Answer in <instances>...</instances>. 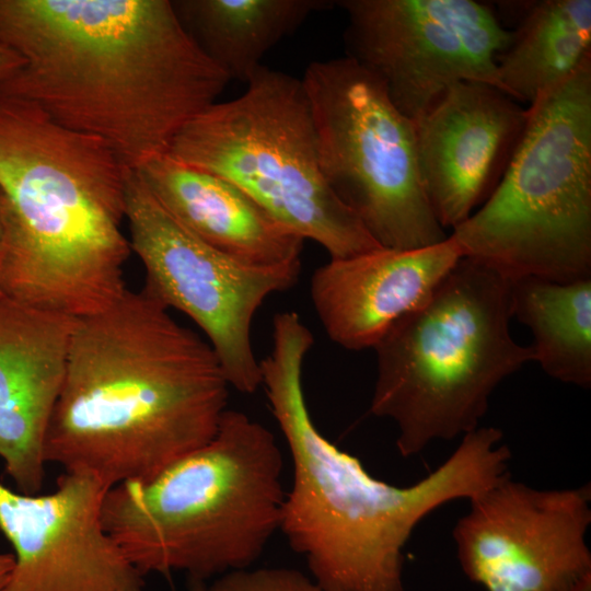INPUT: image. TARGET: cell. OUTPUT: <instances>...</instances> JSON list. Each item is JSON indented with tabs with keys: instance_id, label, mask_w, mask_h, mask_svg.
Returning <instances> with one entry per match:
<instances>
[{
	"instance_id": "cell-1",
	"label": "cell",
	"mask_w": 591,
	"mask_h": 591,
	"mask_svg": "<svg viewBox=\"0 0 591 591\" xmlns=\"http://www.w3.org/2000/svg\"><path fill=\"white\" fill-rule=\"evenodd\" d=\"M0 46L24 60L0 93L101 138L129 169L167 153L230 81L170 0H0Z\"/></svg>"
},
{
	"instance_id": "cell-2",
	"label": "cell",
	"mask_w": 591,
	"mask_h": 591,
	"mask_svg": "<svg viewBox=\"0 0 591 591\" xmlns=\"http://www.w3.org/2000/svg\"><path fill=\"white\" fill-rule=\"evenodd\" d=\"M230 384L208 341L143 289L76 320L47 464L108 488L153 477L216 434Z\"/></svg>"
},
{
	"instance_id": "cell-3",
	"label": "cell",
	"mask_w": 591,
	"mask_h": 591,
	"mask_svg": "<svg viewBox=\"0 0 591 591\" xmlns=\"http://www.w3.org/2000/svg\"><path fill=\"white\" fill-rule=\"evenodd\" d=\"M313 344L297 312H278L271 350L259 360L262 386L292 466L279 531L324 591H405L404 549L418 523L506 476L511 452L500 443V429L478 427L410 486L372 477L357 457L328 441L310 415L303 367Z\"/></svg>"
},
{
	"instance_id": "cell-4",
	"label": "cell",
	"mask_w": 591,
	"mask_h": 591,
	"mask_svg": "<svg viewBox=\"0 0 591 591\" xmlns=\"http://www.w3.org/2000/svg\"><path fill=\"white\" fill-rule=\"evenodd\" d=\"M129 170L101 138L0 93V292L72 318L118 300L131 254L123 231Z\"/></svg>"
},
{
	"instance_id": "cell-5",
	"label": "cell",
	"mask_w": 591,
	"mask_h": 591,
	"mask_svg": "<svg viewBox=\"0 0 591 591\" xmlns=\"http://www.w3.org/2000/svg\"><path fill=\"white\" fill-rule=\"evenodd\" d=\"M282 471L274 433L228 408L206 444L153 477L111 487L102 521L143 576L207 582L252 567L279 531Z\"/></svg>"
},
{
	"instance_id": "cell-6",
	"label": "cell",
	"mask_w": 591,
	"mask_h": 591,
	"mask_svg": "<svg viewBox=\"0 0 591 591\" xmlns=\"http://www.w3.org/2000/svg\"><path fill=\"white\" fill-rule=\"evenodd\" d=\"M511 281L461 257L373 347L370 412L395 422L401 455L477 429L496 387L533 361L510 333Z\"/></svg>"
},
{
	"instance_id": "cell-7",
	"label": "cell",
	"mask_w": 591,
	"mask_h": 591,
	"mask_svg": "<svg viewBox=\"0 0 591 591\" xmlns=\"http://www.w3.org/2000/svg\"><path fill=\"white\" fill-rule=\"evenodd\" d=\"M528 112L497 187L449 237L510 279L591 278V57Z\"/></svg>"
},
{
	"instance_id": "cell-8",
	"label": "cell",
	"mask_w": 591,
	"mask_h": 591,
	"mask_svg": "<svg viewBox=\"0 0 591 591\" xmlns=\"http://www.w3.org/2000/svg\"><path fill=\"white\" fill-rule=\"evenodd\" d=\"M245 84L187 123L167 153L232 182L329 259L382 247L322 173L302 80L260 66Z\"/></svg>"
},
{
	"instance_id": "cell-9",
	"label": "cell",
	"mask_w": 591,
	"mask_h": 591,
	"mask_svg": "<svg viewBox=\"0 0 591 591\" xmlns=\"http://www.w3.org/2000/svg\"><path fill=\"white\" fill-rule=\"evenodd\" d=\"M301 80L322 173L373 239L394 250L444 241L420 179L414 121L381 81L348 56L311 62Z\"/></svg>"
},
{
	"instance_id": "cell-10",
	"label": "cell",
	"mask_w": 591,
	"mask_h": 591,
	"mask_svg": "<svg viewBox=\"0 0 591 591\" xmlns=\"http://www.w3.org/2000/svg\"><path fill=\"white\" fill-rule=\"evenodd\" d=\"M129 243L144 269L143 289L202 332L236 391L262 386L252 326L273 294L292 287L300 270L240 263L195 236L154 198L135 170L126 183Z\"/></svg>"
},
{
	"instance_id": "cell-11",
	"label": "cell",
	"mask_w": 591,
	"mask_h": 591,
	"mask_svg": "<svg viewBox=\"0 0 591 591\" xmlns=\"http://www.w3.org/2000/svg\"><path fill=\"white\" fill-rule=\"evenodd\" d=\"M345 43L415 121L452 85L478 81L497 88V57L512 32L474 0H339Z\"/></svg>"
},
{
	"instance_id": "cell-12",
	"label": "cell",
	"mask_w": 591,
	"mask_h": 591,
	"mask_svg": "<svg viewBox=\"0 0 591 591\" xmlns=\"http://www.w3.org/2000/svg\"><path fill=\"white\" fill-rule=\"evenodd\" d=\"M591 488L538 489L507 474L453 529L465 576L485 591H575L591 579Z\"/></svg>"
},
{
	"instance_id": "cell-13",
	"label": "cell",
	"mask_w": 591,
	"mask_h": 591,
	"mask_svg": "<svg viewBox=\"0 0 591 591\" xmlns=\"http://www.w3.org/2000/svg\"><path fill=\"white\" fill-rule=\"evenodd\" d=\"M108 489L66 471L47 494L0 482V532L14 557L5 591H146L144 576L104 528Z\"/></svg>"
},
{
	"instance_id": "cell-14",
	"label": "cell",
	"mask_w": 591,
	"mask_h": 591,
	"mask_svg": "<svg viewBox=\"0 0 591 591\" xmlns=\"http://www.w3.org/2000/svg\"><path fill=\"white\" fill-rule=\"evenodd\" d=\"M528 115V106L498 88L463 81L414 121L422 187L445 231L465 221L495 190Z\"/></svg>"
},
{
	"instance_id": "cell-15",
	"label": "cell",
	"mask_w": 591,
	"mask_h": 591,
	"mask_svg": "<svg viewBox=\"0 0 591 591\" xmlns=\"http://www.w3.org/2000/svg\"><path fill=\"white\" fill-rule=\"evenodd\" d=\"M76 320L0 292V460L26 495L44 485L46 436Z\"/></svg>"
},
{
	"instance_id": "cell-16",
	"label": "cell",
	"mask_w": 591,
	"mask_h": 591,
	"mask_svg": "<svg viewBox=\"0 0 591 591\" xmlns=\"http://www.w3.org/2000/svg\"><path fill=\"white\" fill-rule=\"evenodd\" d=\"M449 237L434 245L380 247L329 259L314 270L310 297L328 338L348 350L373 348L418 306L459 262Z\"/></svg>"
},
{
	"instance_id": "cell-17",
	"label": "cell",
	"mask_w": 591,
	"mask_h": 591,
	"mask_svg": "<svg viewBox=\"0 0 591 591\" xmlns=\"http://www.w3.org/2000/svg\"><path fill=\"white\" fill-rule=\"evenodd\" d=\"M184 228L233 259L259 268H301L304 240L232 182L169 153L132 169Z\"/></svg>"
},
{
	"instance_id": "cell-18",
	"label": "cell",
	"mask_w": 591,
	"mask_h": 591,
	"mask_svg": "<svg viewBox=\"0 0 591 591\" xmlns=\"http://www.w3.org/2000/svg\"><path fill=\"white\" fill-rule=\"evenodd\" d=\"M173 7L202 51L228 76L244 83L264 56L297 31L328 0H175Z\"/></svg>"
},
{
	"instance_id": "cell-19",
	"label": "cell",
	"mask_w": 591,
	"mask_h": 591,
	"mask_svg": "<svg viewBox=\"0 0 591 591\" xmlns=\"http://www.w3.org/2000/svg\"><path fill=\"white\" fill-rule=\"evenodd\" d=\"M497 57V88L529 106L591 57V0L534 2Z\"/></svg>"
},
{
	"instance_id": "cell-20",
	"label": "cell",
	"mask_w": 591,
	"mask_h": 591,
	"mask_svg": "<svg viewBox=\"0 0 591 591\" xmlns=\"http://www.w3.org/2000/svg\"><path fill=\"white\" fill-rule=\"evenodd\" d=\"M511 314L532 334L533 361L551 378L591 385V278L511 281Z\"/></svg>"
},
{
	"instance_id": "cell-21",
	"label": "cell",
	"mask_w": 591,
	"mask_h": 591,
	"mask_svg": "<svg viewBox=\"0 0 591 591\" xmlns=\"http://www.w3.org/2000/svg\"><path fill=\"white\" fill-rule=\"evenodd\" d=\"M204 591H324L311 577L288 567L246 568L206 582Z\"/></svg>"
},
{
	"instance_id": "cell-22",
	"label": "cell",
	"mask_w": 591,
	"mask_h": 591,
	"mask_svg": "<svg viewBox=\"0 0 591 591\" xmlns=\"http://www.w3.org/2000/svg\"><path fill=\"white\" fill-rule=\"evenodd\" d=\"M24 60L13 50L0 46V82L13 74Z\"/></svg>"
},
{
	"instance_id": "cell-23",
	"label": "cell",
	"mask_w": 591,
	"mask_h": 591,
	"mask_svg": "<svg viewBox=\"0 0 591 591\" xmlns=\"http://www.w3.org/2000/svg\"><path fill=\"white\" fill-rule=\"evenodd\" d=\"M14 565L12 553H0V591H5Z\"/></svg>"
},
{
	"instance_id": "cell-24",
	"label": "cell",
	"mask_w": 591,
	"mask_h": 591,
	"mask_svg": "<svg viewBox=\"0 0 591 591\" xmlns=\"http://www.w3.org/2000/svg\"><path fill=\"white\" fill-rule=\"evenodd\" d=\"M4 236V198L0 190V248Z\"/></svg>"
},
{
	"instance_id": "cell-25",
	"label": "cell",
	"mask_w": 591,
	"mask_h": 591,
	"mask_svg": "<svg viewBox=\"0 0 591 591\" xmlns=\"http://www.w3.org/2000/svg\"><path fill=\"white\" fill-rule=\"evenodd\" d=\"M206 581L197 579H188L187 590L186 591H204Z\"/></svg>"
},
{
	"instance_id": "cell-26",
	"label": "cell",
	"mask_w": 591,
	"mask_h": 591,
	"mask_svg": "<svg viewBox=\"0 0 591 591\" xmlns=\"http://www.w3.org/2000/svg\"><path fill=\"white\" fill-rule=\"evenodd\" d=\"M575 591H591V579L582 582Z\"/></svg>"
}]
</instances>
